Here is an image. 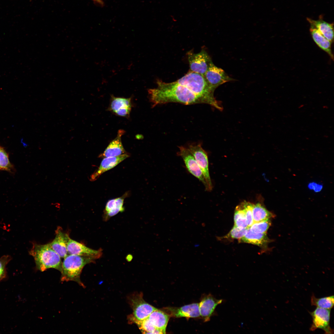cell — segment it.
I'll return each mask as SVG.
<instances>
[{
    "label": "cell",
    "mask_w": 334,
    "mask_h": 334,
    "mask_svg": "<svg viewBox=\"0 0 334 334\" xmlns=\"http://www.w3.org/2000/svg\"><path fill=\"white\" fill-rule=\"evenodd\" d=\"M131 98L117 97L112 95L108 109L114 113L116 111L125 108H131Z\"/></svg>",
    "instance_id": "7402d4cb"
},
{
    "label": "cell",
    "mask_w": 334,
    "mask_h": 334,
    "mask_svg": "<svg viewBox=\"0 0 334 334\" xmlns=\"http://www.w3.org/2000/svg\"><path fill=\"white\" fill-rule=\"evenodd\" d=\"M244 210L248 228L254 223L252 217V208L254 203L246 201L241 203Z\"/></svg>",
    "instance_id": "4316f807"
},
{
    "label": "cell",
    "mask_w": 334,
    "mask_h": 334,
    "mask_svg": "<svg viewBox=\"0 0 334 334\" xmlns=\"http://www.w3.org/2000/svg\"><path fill=\"white\" fill-rule=\"evenodd\" d=\"M124 197L109 200L107 203L104 211L103 219L105 221L124 210L123 206Z\"/></svg>",
    "instance_id": "d6986e66"
},
{
    "label": "cell",
    "mask_w": 334,
    "mask_h": 334,
    "mask_svg": "<svg viewBox=\"0 0 334 334\" xmlns=\"http://www.w3.org/2000/svg\"><path fill=\"white\" fill-rule=\"evenodd\" d=\"M240 242L247 243L256 245L263 249H266L271 240L267 233H255L248 228L244 236L238 240Z\"/></svg>",
    "instance_id": "2e32d148"
},
{
    "label": "cell",
    "mask_w": 334,
    "mask_h": 334,
    "mask_svg": "<svg viewBox=\"0 0 334 334\" xmlns=\"http://www.w3.org/2000/svg\"><path fill=\"white\" fill-rule=\"evenodd\" d=\"M234 225L240 229L248 228L245 212L241 203L236 208L234 216Z\"/></svg>",
    "instance_id": "603a6c76"
},
{
    "label": "cell",
    "mask_w": 334,
    "mask_h": 334,
    "mask_svg": "<svg viewBox=\"0 0 334 334\" xmlns=\"http://www.w3.org/2000/svg\"><path fill=\"white\" fill-rule=\"evenodd\" d=\"M222 302V300L217 299L211 294L206 295L203 298L199 303V308L200 316L204 322L210 320L217 306Z\"/></svg>",
    "instance_id": "8fae6325"
},
{
    "label": "cell",
    "mask_w": 334,
    "mask_h": 334,
    "mask_svg": "<svg viewBox=\"0 0 334 334\" xmlns=\"http://www.w3.org/2000/svg\"><path fill=\"white\" fill-rule=\"evenodd\" d=\"M125 132L123 130H119L116 137L110 142L104 151L99 155V157L104 158L118 156L127 153L121 141V137Z\"/></svg>",
    "instance_id": "5bb4252c"
},
{
    "label": "cell",
    "mask_w": 334,
    "mask_h": 334,
    "mask_svg": "<svg viewBox=\"0 0 334 334\" xmlns=\"http://www.w3.org/2000/svg\"><path fill=\"white\" fill-rule=\"evenodd\" d=\"M157 87L148 91L150 101L154 107L169 103L185 105L205 104L220 111L223 108L214 96V90L209 86L204 76L189 71L175 81L165 83L158 79Z\"/></svg>",
    "instance_id": "6da1fadb"
},
{
    "label": "cell",
    "mask_w": 334,
    "mask_h": 334,
    "mask_svg": "<svg viewBox=\"0 0 334 334\" xmlns=\"http://www.w3.org/2000/svg\"><path fill=\"white\" fill-rule=\"evenodd\" d=\"M310 31L312 38L316 45L326 52L332 60H333L334 56L331 49V42L314 27L310 26Z\"/></svg>",
    "instance_id": "ffe728a7"
},
{
    "label": "cell",
    "mask_w": 334,
    "mask_h": 334,
    "mask_svg": "<svg viewBox=\"0 0 334 334\" xmlns=\"http://www.w3.org/2000/svg\"><path fill=\"white\" fill-rule=\"evenodd\" d=\"M11 259V257L9 255H4L0 258V281L6 278V266Z\"/></svg>",
    "instance_id": "f1b7e54d"
},
{
    "label": "cell",
    "mask_w": 334,
    "mask_h": 334,
    "mask_svg": "<svg viewBox=\"0 0 334 334\" xmlns=\"http://www.w3.org/2000/svg\"><path fill=\"white\" fill-rule=\"evenodd\" d=\"M69 238V235L64 232L62 228L59 227L55 231L54 239L49 243L52 249L61 258H64L68 255L67 247Z\"/></svg>",
    "instance_id": "7c38bea8"
},
{
    "label": "cell",
    "mask_w": 334,
    "mask_h": 334,
    "mask_svg": "<svg viewBox=\"0 0 334 334\" xmlns=\"http://www.w3.org/2000/svg\"><path fill=\"white\" fill-rule=\"evenodd\" d=\"M188 148L194 156L204 176L208 187V191L212 188L208 167V154L200 143L189 145Z\"/></svg>",
    "instance_id": "5b68a950"
},
{
    "label": "cell",
    "mask_w": 334,
    "mask_h": 334,
    "mask_svg": "<svg viewBox=\"0 0 334 334\" xmlns=\"http://www.w3.org/2000/svg\"><path fill=\"white\" fill-rule=\"evenodd\" d=\"M130 304L133 310V315L129 319L133 323L147 318L157 309L144 301L141 293L134 294L130 297Z\"/></svg>",
    "instance_id": "277c9868"
},
{
    "label": "cell",
    "mask_w": 334,
    "mask_h": 334,
    "mask_svg": "<svg viewBox=\"0 0 334 334\" xmlns=\"http://www.w3.org/2000/svg\"><path fill=\"white\" fill-rule=\"evenodd\" d=\"M331 310L317 307L313 312H310L312 319V323L310 330L314 331L317 329L323 330L326 334L333 333V330L330 326Z\"/></svg>",
    "instance_id": "ba28073f"
},
{
    "label": "cell",
    "mask_w": 334,
    "mask_h": 334,
    "mask_svg": "<svg viewBox=\"0 0 334 334\" xmlns=\"http://www.w3.org/2000/svg\"><path fill=\"white\" fill-rule=\"evenodd\" d=\"M271 225L270 219L254 223L249 228L253 232L255 233H267Z\"/></svg>",
    "instance_id": "484cf974"
},
{
    "label": "cell",
    "mask_w": 334,
    "mask_h": 334,
    "mask_svg": "<svg viewBox=\"0 0 334 334\" xmlns=\"http://www.w3.org/2000/svg\"><path fill=\"white\" fill-rule=\"evenodd\" d=\"M247 228L240 229L234 225L229 233L225 238L231 239H240L245 235Z\"/></svg>",
    "instance_id": "f546056e"
},
{
    "label": "cell",
    "mask_w": 334,
    "mask_h": 334,
    "mask_svg": "<svg viewBox=\"0 0 334 334\" xmlns=\"http://www.w3.org/2000/svg\"><path fill=\"white\" fill-rule=\"evenodd\" d=\"M67 248L68 254L88 256L95 259L99 258L102 254L101 249H92L70 238L67 242Z\"/></svg>",
    "instance_id": "30bf717a"
},
{
    "label": "cell",
    "mask_w": 334,
    "mask_h": 334,
    "mask_svg": "<svg viewBox=\"0 0 334 334\" xmlns=\"http://www.w3.org/2000/svg\"><path fill=\"white\" fill-rule=\"evenodd\" d=\"M95 2L102 6L104 5V2L102 0H92Z\"/></svg>",
    "instance_id": "1f68e13d"
},
{
    "label": "cell",
    "mask_w": 334,
    "mask_h": 334,
    "mask_svg": "<svg viewBox=\"0 0 334 334\" xmlns=\"http://www.w3.org/2000/svg\"><path fill=\"white\" fill-rule=\"evenodd\" d=\"M64 259L60 272L61 281H73L84 287L80 279L82 271L85 265L93 262L95 259L89 257L71 254H68Z\"/></svg>",
    "instance_id": "3957f363"
},
{
    "label": "cell",
    "mask_w": 334,
    "mask_h": 334,
    "mask_svg": "<svg viewBox=\"0 0 334 334\" xmlns=\"http://www.w3.org/2000/svg\"><path fill=\"white\" fill-rule=\"evenodd\" d=\"M29 253L34 258L36 268L39 271L43 272L52 268L61 271L62 263L61 258L49 243H34Z\"/></svg>",
    "instance_id": "7a4b0ae2"
},
{
    "label": "cell",
    "mask_w": 334,
    "mask_h": 334,
    "mask_svg": "<svg viewBox=\"0 0 334 334\" xmlns=\"http://www.w3.org/2000/svg\"><path fill=\"white\" fill-rule=\"evenodd\" d=\"M274 215L268 210L262 202H258L254 204L252 208V217L254 223L270 219Z\"/></svg>",
    "instance_id": "44dd1931"
},
{
    "label": "cell",
    "mask_w": 334,
    "mask_h": 334,
    "mask_svg": "<svg viewBox=\"0 0 334 334\" xmlns=\"http://www.w3.org/2000/svg\"><path fill=\"white\" fill-rule=\"evenodd\" d=\"M165 310L169 315L176 318H197L200 316L199 303H195L179 308L167 307Z\"/></svg>",
    "instance_id": "4fadbf2b"
},
{
    "label": "cell",
    "mask_w": 334,
    "mask_h": 334,
    "mask_svg": "<svg viewBox=\"0 0 334 334\" xmlns=\"http://www.w3.org/2000/svg\"><path fill=\"white\" fill-rule=\"evenodd\" d=\"M333 295L317 298L313 294L311 298V303L318 307L331 310L334 306Z\"/></svg>",
    "instance_id": "cb8c5ba5"
},
{
    "label": "cell",
    "mask_w": 334,
    "mask_h": 334,
    "mask_svg": "<svg viewBox=\"0 0 334 334\" xmlns=\"http://www.w3.org/2000/svg\"><path fill=\"white\" fill-rule=\"evenodd\" d=\"M129 156L126 153L118 156L104 158L99 168L90 176V180H96L103 173L114 167Z\"/></svg>",
    "instance_id": "9a60e30c"
},
{
    "label": "cell",
    "mask_w": 334,
    "mask_h": 334,
    "mask_svg": "<svg viewBox=\"0 0 334 334\" xmlns=\"http://www.w3.org/2000/svg\"><path fill=\"white\" fill-rule=\"evenodd\" d=\"M203 76L210 87L214 90L224 83L235 80L223 70L216 66L213 62Z\"/></svg>",
    "instance_id": "9c48e42d"
},
{
    "label": "cell",
    "mask_w": 334,
    "mask_h": 334,
    "mask_svg": "<svg viewBox=\"0 0 334 334\" xmlns=\"http://www.w3.org/2000/svg\"><path fill=\"white\" fill-rule=\"evenodd\" d=\"M307 21L312 26L316 28L331 43L334 41V28L333 23L325 21L321 17L317 20L307 18Z\"/></svg>",
    "instance_id": "e0dca14e"
},
{
    "label": "cell",
    "mask_w": 334,
    "mask_h": 334,
    "mask_svg": "<svg viewBox=\"0 0 334 334\" xmlns=\"http://www.w3.org/2000/svg\"><path fill=\"white\" fill-rule=\"evenodd\" d=\"M178 147L179 151L177 154L183 159L187 170L201 181L206 190L208 191V186L204 176L192 154L188 148L182 146Z\"/></svg>",
    "instance_id": "52a82bcc"
},
{
    "label": "cell",
    "mask_w": 334,
    "mask_h": 334,
    "mask_svg": "<svg viewBox=\"0 0 334 334\" xmlns=\"http://www.w3.org/2000/svg\"><path fill=\"white\" fill-rule=\"evenodd\" d=\"M134 323L138 326L143 333L162 334L152 324L148 318L143 320L135 322Z\"/></svg>",
    "instance_id": "d4e9b609"
},
{
    "label": "cell",
    "mask_w": 334,
    "mask_h": 334,
    "mask_svg": "<svg viewBox=\"0 0 334 334\" xmlns=\"http://www.w3.org/2000/svg\"><path fill=\"white\" fill-rule=\"evenodd\" d=\"M131 108H125L119 109L114 113L117 115L126 118L129 117Z\"/></svg>",
    "instance_id": "4dcf8cb0"
},
{
    "label": "cell",
    "mask_w": 334,
    "mask_h": 334,
    "mask_svg": "<svg viewBox=\"0 0 334 334\" xmlns=\"http://www.w3.org/2000/svg\"><path fill=\"white\" fill-rule=\"evenodd\" d=\"M189 71L204 75L211 64L212 62L211 58L204 49L198 53L190 51L187 52Z\"/></svg>",
    "instance_id": "8992f818"
},
{
    "label": "cell",
    "mask_w": 334,
    "mask_h": 334,
    "mask_svg": "<svg viewBox=\"0 0 334 334\" xmlns=\"http://www.w3.org/2000/svg\"><path fill=\"white\" fill-rule=\"evenodd\" d=\"M169 315L165 312L156 309L148 317L152 324L162 334L166 333V328Z\"/></svg>",
    "instance_id": "ac0fdd59"
},
{
    "label": "cell",
    "mask_w": 334,
    "mask_h": 334,
    "mask_svg": "<svg viewBox=\"0 0 334 334\" xmlns=\"http://www.w3.org/2000/svg\"><path fill=\"white\" fill-rule=\"evenodd\" d=\"M11 167L7 153L3 148L0 147V169L10 171Z\"/></svg>",
    "instance_id": "83f0119b"
}]
</instances>
